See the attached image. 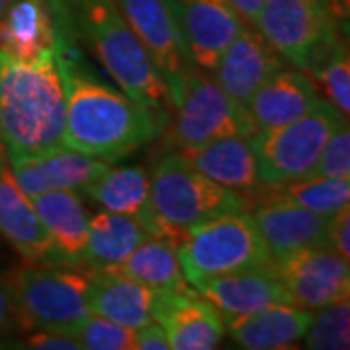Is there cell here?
<instances>
[{"mask_svg": "<svg viewBox=\"0 0 350 350\" xmlns=\"http://www.w3.org/2000/svg\"><path fill=\"white\" fill-rule=\"evenodd\" d=\"M327 245L350 259V204L327 218Z\"/></svg>", "mask_w": 350, "mask_h": 350, "instance_id": "34", "label": "cell"}, {"mask_svg": "<svg viewBox=\"0 0 350 350\" xmlns=\"http://www.w3.org/2000/svg\"><path fill=\"white\" fill-rule=\"evenodd\" d=\"M33 206L49 234L55 262H84L90 216L78 191H49L33 197Z\"/></svg>", "mask_w": 350, "mask_h": 350, "instance_id": "23", "label": "cell"}, {"mask_svg": "<svg viewBox=\"0 0 350 350\" xmlns=\"http://www.w3.org/2000/svg\"><path fill=\"white\" fill-rule=\"evenodd\" d=\"M16 347L33 350H82V345L75 335L59 333V331H45V329L25 333L24 340Z\"/></svg>", "mask_w": 350, "mask_h": 350, "instance_id": "33", "label": "cell"}, {"mask_svg": "<svg viewBox=\"0 0 350 350\" xmlns=\"http://www.w3.org/2000/svg\"><path fill=\"white\" fill-rule=\"evenodd\" d=\"M175 154L197 172L232 191L250 193L262 189L250 137L220 138L202 146L177 150Z\"/></svg>", "mask_w": 350, "mask_h": 350, "instance_id": "24", "label": "cell"}, {"mask_svg": "<svg viewBox=\"0 0 350 350\" xmlns=\"http://www.w3.org/2000/svg\"><path fill=\"white\" fill-rule=\"evenodd\" d=\"M82 195L101 211L125 214L138 220L156 238V216L150 200V175L140 165H109L84 187Z\"/></svg>", "mask_w": 350, "mask_h": 350, "instance_id": "25", "label": "cell"}, {"mask_svg": "<svg viewBox=\"0 0 350 350\" xmlns=\"http://www.w3.org/2000/svg\"><path fill=\"white\" fill-rule=\"evenodd\" d=\"M253 133L257 126L245 105L230 98L214 80L199 75L197 68L189 72L174 103L172 144L177 150Z\"/></svg>", "mask_w": 350, "mask_h": 350, "instance_id": "9", "label": "cell"}, {"mask_svg": "<svg viewBox=\"0 0 350 350\" xmlns=\"http://www.w3.org/2000/svg\"><path fill=\"white\" fill-rule=\"evenodd\" d=\"M280 68H284L280 53L255 27H243L211 72L230 98L247 105L251 96Z\"/></svg>", "mask_w": 350, "mask_h": 350, "instance_id": "14", "label": "cell"}, {"mask_svg": "<svg viewBox=\"0 0 350 350\" xmlns=\"http://www.w3.org/2000/svg\"><path fill=\"white\" fill-rule=\"evenodd\" d=\"M4 282L12 301L16 331H59L76 335L90 315L88 273L75 265L31 262L6 271Z\"/></svg>", "mask_w": 350, "mask_h": 350, "instance_id": "4", "label": "cell"}, {"mask_svg": "<svg viewBox=\"0 0 350 350\" xmlns=\"http://www.w3.org/2000/svg\"><path fill=\"white\" fill-rule=\"evenodd\" d=\"M172 4L197 68L213 70L228 45L247 27L226 0H172Z\"/></svg>", "mask_w": 350, "mask_h": 350, "instance_id": "12", "label": "cell"}, {"mask_svg": "<svg viewBox=\"0 0 350 350\" xmlns=\"http://www.w3.org/2000/svg\"><path fill=\"white\" fill-rule=\"evenodd\" d=\"M230 4V8L234 12L238 14L239 20L247 27H255V22H257V16L261 12L262 4L267 0H226Z\"/></svg>", "mask_w": 350, "mask_h": 350, "instance_id": "37", "label": "cell"}, {"mask_svg": "<svg viewBox=\"0 0 350 350\" xmlns=\"http://www.w3.org/2000/svg\"><path fill=\"white\" fill-rule=\"evenodd\" d=\"M312 323V313L292 304L269 306L259 312L224 317L228 335L247 350L294 349L304 340Z\"/></svg>", "mask_w": 350, "mask_h": 350, "instance_id": "22", "label": "cell"}, {"mask_svg": "<svg viewBox=\"0 0 350 350\" xmlns=\"http://www.w3.org/2000/svg\"><path fill=\"white\" fill-rule=\"evenodd\" d=\"M315 78L321 82L331 105L345 117L350 113V57L347 43L338 39L325 57L313 66Z\"/></svg>", "mask_w": 350, "mask_h": 350, "instance_id": "30", "label": "cell"}, {"mask_svg": "<svg viewBox=\"0 0 350 350\" xmlns=\"http://www.w3.org/2000/svg\"><path fill=\"white\" fill-rule=\"evenodd\" d=\"M72 36L94 53L98 63L129 98L170 125L174 103L148 53L126 24L117 0H51Z\"/></svg>", "mask_w": 350, "mask_h": 350, "instance_id": "2", "label": "cell"}, {"mask_svg": "<svg viewBox=\"0 0 350 350\" xmlns=\"http://www.w3.org/2000/svg\"><path fill=\"white\" fill-rule=\"evenodd\" d=\"M156 238L177 245L189 226L234 211H245L247 197L197 172L175 152L156 163L150 177Z\"/></svg>", "mask_w": 350, "mask_h": 350, "instance_id": "5", "label": "cell"}, {"mask_svg": "<svg viewBox=\"0 0 350 350\" xmlns=\"http://www.w3.org/2000/svg\"><path fill=\"white\" fill-rule=\"evenodd\" d=\"M177 261L191 286L216 276L259 269L273 262L253 216L245 211L220 214L189 226L175 245Z\"/></svg>", "mask_w": 350, "mask_h": 350, "instance_id": "6", "label": "cell"}, {"mask_svg": "<svg viewBox=\"0 0 350 350\" xmlns=\"http://www.w3.org/2000/svg\"><path fill=\"white\" fill-rule=\"evenodd\" d=\"M8 165V158H6V150H4V144L0 140V172Z\"/></svg>", "mask_w": 350, "mask_h": 350, "instance_id": "38", "label": "cell"}, {"mask_svg": "<svg viewBox=\"0 0 350 350\" xmlns=\"http://www.w3.org/2000/svg\"><path fill=\"white\" fill-rule=\"evenodd\" d=\"M6 2H8V0H0V14H2V10H4V6H6Z\"/></svg>", "mask_w": 350, "mask_h": 350, "instance_id": "39", "label": "cell"}, {"mask_svg": "<svg viewBox=\"0 0 350 350\" xmlns=\"http://www.w3.org/2000/svg\"><path fill=\"white\" fill-rule=\"evenodd\" d=\"M107 269L163 294H183L193 290L177 261L175 245L162 238L142 241L125 261Z\"/></svg>", "mask_w": 350, "mask_h": 350, "instance_id": "27", "label": "cell"}, {"mask_svg": "<svg viewBox=\"0 0 350 350\" xmlns=\"http://www.w3.org/2000/svg\"><path fill=\"white\" fill-rule=\"evenodd\" d=\"M273 259L327 245V218L286 200L262 199L251 214Z\"/></svg>", "mask_w": 350, "mask_h": 350, "instance_id": "18", "label": "cell"}, {"mask_svg": "<svg viewBox=\"0 0 350 350\" xmlns=\"http://www.w3.org/2000/svg\"><path fill=\"white\" fill-rule=\"evenodd\" d=\"M255 29L284 61L308 72L340 39L333 0H267Z\"/></svg>", "mask_w": 350, "mask_h": 350, "instance_id": "8", "label": "cell"}, {"mask_svg": "<svg viewBox=\"0 0 350 350\" xmlns=\"http://www.w3.org/2000/svg\"><path fill=\"white\" fill-rule=\"evenodd\" d=\"M88 310L129 329H140L156 321L163 292L140 284L109 269L88 267Z\"/></svg>", "mask_w": 350, "mask_h": 350, "instance_id": "13", "label": "cell"}, {"mask_svg": "<svg viewBox=\"0 0 350 350\" xmlns=\"http://www.w3.org/2000/svg\"><path fill=\"white\" fill-rule=\"evenodd\" d=\"M111 163L84 156L66 146L36 154L29 158L8 160L10 174L29 199L49 191H84Z\"/></svg>", "mask_w": 350, "mask_h": 350, "instance_id": "15", "label": "cell"}, {"mask_svg": "<svg viewBox=\"0 0 350 350\" xmlns=\"http://www.w3.org/2000/svg\"><path fill=\"white\" fill-rule=\"evenodd\" d=\"M117 4L175 103L183 80L197 66L189 57L172 0H117Z\"/></svg>", "mask_w": 350, "mask_h": 350, "instance_id": "10", "label": "cell"}, {"mask_svg": "<svg viewBox=\"0 0 350 350\" xmlns=\"http://www.w3.org/2000/svg\"><path fill=\"white\" fill-rule=\"evenodd\" d=\"M195 290L213 304L222 319L247 315L269 306L292 304L286 288L276 276L273 262L259 269L216 276L206 282H200Z\"/></svg>", "mask_w": 350, "mask_h": 350, "instance_id": "17", "label": "cell"}, {"mask_svg": "<svg viewBox=\"0 0 350 350\" xmlns=\"http://www.w3.org/2000/svg\"><path fill=\"white\" fill-rule=\"evenodd\" d=\"M321 101L325 100L304 72L280 68L251 96L245 107L257 131H265L298 121Z\"/></svg>", "mask_w": 350, "mask_h": 350, "instance_id": "20", "label": "cell"}, {"mask_svg": "<svg viewBox=\"0 0 350 350\" xmlns=\"http://www.w3.org/2000/svg\"><path fill=\"white\" fill-rule=\"evenodd\" d=\"M310 175L350 179V129L347 119H342L329 135Z\"/></svg>", "mask_w": 350, "mask_h": 350, "instance_id": "32", "label": "cell"}, {"mask_svg": "<svg viewBox=\"0 0 350 350\" xmlns=\"http://www.w3.org/2000/svg\"><path fill=\"white\" fill-rule=\"evenodd\" d=\"M340 121L342 113L321 101L312 113L294 123L253 133L250 142L262 187H276L308 177L327 138Z\"/></svg>", "mask_w": 350, "mask_h": 350, "instance_id": "7", "label": "cell"}, {"mask_svg": "<svg viewBox=\"0 0 350 350\" xmlns=\"http://www.w3.org/2000/svg\"><path fill=\"white\" fill-rule=\"evenodd\" d=\"M0 236L25 261L55 262L53 243L33 200L18 187L8 165L0 172Z\"/></svg>", "mask_w": 350, "mask_h": 350, "instance_id": "21", "label": "cell"}, {"mask_svg": "<svg viewBox=\"0 0 350 350\" xmlns=\"http://www.w3.org/2000/svg\"><path fill=\"white\" fill-rule=\"evenodd\" d=\"M306 333V349L347 350L350 349V304L340 300L315 310Z\"/></svg>", "mask_w": 350, "mask_h": 350, "instance_id": "29", "label": "cell"}, {"mask_svg": "<svg viewBox=\"0 0 350 350\" xmlns=\"http://www.w3.org/2000/svg\"><path fill=\"white\" fill-rule=\"evenodd\" d=\"M66 96L57 53L20 61L0 51V140L6 158H29L63 146Z\"/></svg>", "mask_w": 350, "mask_h": 350, "instance_id": "3", "label": "cell"}, {"mask_svg": "<svg viewBox=\"0 0 350 350\" xmlns=\"http://www.w3.org/2000/svg\"><path fill=\"white\" fill-rule=\"evenodd\" d=\"M150 238L154 236L135 218L100 211L96 216H90L84 262L94 269L115 267Z\"/></svg>", "mask_w": 350, "mask_h": 350, "instance_id": "26", "label": "cell"}, {"mask_svg": "<svg viewBox=\"0 0 350 350\" xmlns=\"http://www.w3.org/2000/svg\"><path fill=\"white\" fill-rule=\"evenodd\" d=\"M88 350H135V329L90 313L75 335Z\"/></svg>", "mask_w": 350, "mask_h": 350, "instance_id": "31", "label": "cell"}, {"mask_svg": "<svg viewBox=\"0 0 350 350\" xmlns=\"http://www.w3.org/2000/svg\"><path fill=\"white\" fill-rule=\"evenodd\" d=\"M261 191L262 199L286 200L325 218L350 204V179L310 175L284 185L262 187Z\"/></svg>", "mask_w": 350, "mask_h": 350, "instance_id": "28", "label": "cell"}, {"mask_svg": "<svg viewBox=\"0 0 350 350\" xmlns=\"http://www.w3.org/2000/svg\"><path fill=\"white\" fill-rule=\"evenodd\" d=\"M14 331H16V323H14L12 301H10L6 282L0 275V347H6L4 342L10 340Z\"/></svg>", "mask_w": 350, "mask_h": 350, "instance_id": "36", "label": "cell"}, {"mask_svg": "<svg viewBox=\"0 0 350 350\" xmlns=\"http://www.w3.org/2000/svg\"><path fill=\"white\" fill-rule=\"evenodd\" d=\"M53 12L57 20V64L66 96L63 146L115 163L160 137L165 131L162 121L123 90L92 75L78 57L72 31L55 6Z\"/></svg>", "mask_w": 350, "mask_h": 350, "instance_id": "1", "label": "cell"}, {"mask_svg": "<svg viewBox=\"0 0 350 350\" xmlns=\"http://www.w3.org/2000/svg\"><path fill=\"white\" fill-rule=\"evenodd\" d=\"M156 321L163 327L172 350H213L220 347L226 333L220 312L195 288L165 294Z\"/></svg>", "mask_w": 350, "mask_h": 350, "instance_id": "16", "label": "cell"}, {"mask_svg": "<svg viewBox=\"0 0 350 350\" xmlns=\"http://www.w3.org/2000/svg\"><path fill=\"white\" fill-rule=\"evenodd\" d=\"M0 51L20 61L57 53V20L51 0H8L0 14Z\"/></svg>", "mask_w": 350, "mask_h": 350, "instance_id": "19", "label": "cell"}, {"mask_svg": "<svg viewBox=\"0 0 350 350\" xmlns=\"http://www.w3.org/2000/svg\"><path fill=\"white\" fill-rule=\"evenodd\" d=\"M278 280L286 288L292 306L315 312L335 301L349 300L350 265L329 245L296 251L273 259Z\"/></svg>", "mask_w": 350, "mask_h": 350, "instance_id": "11", "label": "cell"}, {"mask_svg": "<svg viewBox=\"0 0 350 350\" xmlns=\"http://www.w3.org/2000/svg\"><path fill=\"white\" fill-rule=\"evenodd\" d=\"M135 350H170L167 335L158 321L135 331Z\"/></svg>", "mask_w": 350, "mask_h": 350, "instance_id": "35", "label": "cell"}]
</instances>
